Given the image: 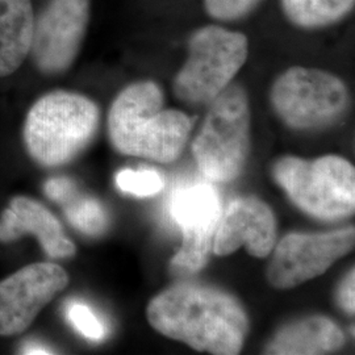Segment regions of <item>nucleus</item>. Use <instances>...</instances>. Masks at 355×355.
I'll return each mask as SVG.
<instances>
[{"mask_svg": "<svg viewBox=\"0 0 355 355\" xmlns=\"http://www.w3.org/2000/svg\"><path fill=\"white\" fill-rule=\"evenodd\" d=\"M274 178L305 214L338 220L354 214V166L337 155L306 161L284 157L274 166Z\"/></svg>", "mask_w": 355, "mask_h": 355, "instance_id": "obj_6", "label": "nucleus"}, {"mask_svg": "<svg viewBox=\"0 0 355 355\" xmlns=\"http://www.w3.org/2000/svg\"><path fill=\"white\" fill-rule=\"evenodd\" d=\"M164 91L153 80L121 89L108 112V136L121 154L167 164L175 161L190 137L189 114L164 107Z\"/></svg>", "mask_w": 355, "mask_h": 355, "instance_id": "obj_2", "label": "nucleus"}, {"mask_svg": "<svg viewBox=\"0 0 355 355\" xmlns=\"http://www.w3.org/2000/svg\"><path fill=\"white\" fill-rule=\"evenodd\" d=\"M91 0H48L35 15L29 57L44 76H61L76 61L89 31Z\"/></svg>", "mask_w": 355, "mask_h": 355, "instance_id": "obj_8", "label": "nucleus"}, {"mask_svg": "<svg viewBox=\"0 0 355 355\" xmlns=\"http://www.w3.org/2000/svg\"><path fill=\"white\" fill-rule=\"evenodd\" d=\"M101 108L89 96L57 89L40 96L28 111L23 141L29 157L42 167L71 162L94 140Z\"/></svg>", "mask_w": 355, "mask_h": 355, "instance_id": "obj_3", "label": "nucleus"}, {"mask_svg": "<svg viewBox=\"0 0 355 355\" xmlns=\"http://www.w3.org/2000/svg\"><path fill=\"white\" fill-rule=\"evenodd\" d=\"M355 0H280L287 21L303 31H320L343 21L354 11Z\"/></svg>", "mask_w": 355, "mask_h": 355, "instance_id": "obj_16", "label": "nucleus"}, {"mask_svg": "<svg viewBox=\"0 0 355 355\" xmlns=\"http://www.w3.org/2000/svg\"><path fill=\"white\" fill-rule=\"evenodd\" d=\"M277 240V221L265 202L249 196L232 202L220 218L212 252L229 255L240 248L255 258H266Z\"/></svg>", "mask_w": 355, "mask_h": 355, "instance_id": "obj_12", "label": "nucleus"}, {"mask_svg": "<svg viewBox=\"0 0 355 355\" xmlns=\"http://www.w3.org/2000/svg\"><path fill=\"white\" fill-rule=\"evenodd\" d=\"M345 334L331 320L322 316L304 318L283 328L267 346V354H328L341 349Z\"/></svg>", "mask_w": 355, "mask_h": 355, "instance_id": "obj_15", "label": "nucleus"}, {"mask_svg": "<svg viewBox=\"0 0 355 355\" xmlns=\"http://www.w3.org/2000/svg\"><path fill=\"white\" fill-rule=\"evenodd\" d=\"M33 24L32 0H0V78L12 76L29 57Z\"/></svg>", "mask_w": 355, "mask_h": 355, "instance_id": "obj_14", "label": "nucleus"}, {"mask_svg": "<svg viewBox=\"0 0 355 355\" xmlns=\"http://www.w3.org/2000/svg\"><path fill=\"white\" fill-rule=\"evenodd\" d=\"M45 195L55 203H70L78 196L76 182L67 177L51 178L44 184Z\"/></svg>", "mask_w": 355, "mask_h": 355, "instance_id": "obj_21", "label": "nucleus"}, {"mask_svg": "<svg viewBox=\"0 0 355 355\" xmlns=\"http://www.w3.org/2000/svg\"><path fill=\"white\" fill-rule=\"evenodd\" d=\"M20 353L21 354H51L54 352H51L48 346L42 345V343H33V341H28L20 347Z\"/></svg>", "mask_w": 355, "mask_h": 355, "instance_id": "obj_23", "label": "nucleus"}, {"mask_svg": "<svg viewBox=\"0 0 355 355\" xmlns=\"http://www.w3.org/2000/svg\"><path fill=\"white\" fill-rule=\"evenodd\" d=\"M270 101L287 127L318 130L343 117L349 108L350 95L343 79L329 71L292 66L275 79Z\"/></svg>", "mask_w": 355, "mask_h": 355, "instance_id": "obj_7", "label": "nucleus"}, {"mask_svg": "<svg viewBox=\"0 0 355 355\" xmlns=\"http://www.w3.org/2000/svg\"><path fill=\"white\" fill-rule=\"evenodd\" d=\"M64 216L74 228L87 236H101L108 228V214L94 198L78 195L74 200L64 204Z\"/></svg>", "mask_w": 355, "mask_h": 355, "instance_id": "obj_17", "label": "nucleus"}, {"mask_svg": "<svg viewBox=\"0 0 355 355\" xmlns=\"http://www.w3.org/2000/svg\"><path fill=\"white\" fill-rule=\"evenodd\" d=\"M263 0H203L205 12L218 23H233L253 13Z\"/></svg>", "mask_w": 355, "mask_h": 355, "instance_id": "obj_20", "label": "nucleus"}, {"mask_svg": "<svg viewBox=\"0 0 355 355\" xmlns=\"http://www.w3.org/2000/svg\"><path fill=\"white\" fill-rule=\"evenodd\" d=\"M116 186L125 193L146 198L162 191L165 178L154 168H124L116 175Z\"/></svg>", "mask_w": 355, "mask_h": 355, "instance_id": "obj_18", "label": "nucleus"}, {"mask_svg": "<svg viewBox=\"0 0 355 355\" xmlns=\"http://www.w3.org/2000/svg\"><path fill=\"white\" fill-rule=\"evenodd\" d=\"M250 104L245 89L230 85L209 103L192 153L200 171L214 182L239 177L250 152Z\"/></svg>", "mask_w": 355, "mask_h": 355, "instance_id": "obj_4", "label": "nucleus"}, {"mask_svg": "<svg viewBox=\"0 0 355 355\" xmlns=\"http://www.w3.org/2000/svg\"><path fill=\"white\" fill-rule=\"evenodd\" d=\"M354 228L330 233H291L278 243L267 270L275 288L288 290L322 275L354 248Z\"/></svg>", "mask_w": 355, "mask_h": 355, "instance_id": "obj_9", "label": "nucleus"}, {"mask_svg": "<svg viewBox=\"0 0 355 355\" xmlns=\"http://www.w3.org/2000/svg\"><path fill=\"white\" fill-rule=\"evenodd\" d=\"M354 270L343 280V286L338 292V302L347 313H354Z\"/></svg>", "mask_w": 355, "mask_h": 355, "instance_id": "obj_22", "label": "nucleus"}, {"mask_svg": "<svg viewBox=\"0 0 355 355\" xmlns=\"http://www.w3.org/2000/svg\"><path fill=\"white\" fill-rule=\"evenodd\" d=\"M66 316L69 322L76 328L83 337L89 338V341H102L107 337V328L89 305L70 302L66 306Z\"/></svg>", "mask_w": 355, "mask_h": 355, "instance_id": "obj_19", "label": "nucleus"}, {"mask_svg": "<svg viewBox=\"0 0 355 355\" xmlns=\"http://www.w3.org/2000/svg\"><path fill=\"white\" fill-rule=\"evenodd\" d=\"M171 212L183 234L182 248L171 266L183 272H198L208 262L223 216L218 192L211 184H195L178 191Z\"/></svg>", "mask_w": 355, "mask_h": 355, "instance_id": "obj_11", "label": "nucleus"}, {"mask_svg": "<svg viewBox=\"0 0 355 355\" xmlns=\"http://www.w3.org/2000/svg\"><path fill=\"white\" fill-rule=\"evenodd\" d=\"M69 282L64 267L51 262L26 265L0 280V337L26 331Z\"/></svg>", "mask_w": 355, "mask_h": 355, "instance_id": "obj_10", "label": "nucleus"}, {"mask_svg": "<svg viewBox=\"0 0 355 355\" xmlns=\"http://www.w3.org/2000/svg\"><path fill=\"white\" fill-rule=\"evenodd\" d=\"M24 236L36 237L51 258H69L76 252L74 242L66 237L61 223L45 205L15 196L0 215V242L10 243Z\"/></svg>", "mask_w": 355, "mask_h": 355, "instance_id": "obj_13", "label": "nucleus"}, {"mask_svg": "<svg viewBox=\"0 0 355 355\" xmlns=\"http://www.w3.org/2000/svg\"><path fill=\"white\" fill-rule=\"evenodd\" d=\"M249 55V40L223 24L195 29L187 60L174 79V94L187 104H209L233 83Z\"/></svg>", "mask_w": 355, "mask_h": 355, "instance_id": "obj_5", "label": "nucleus"}, {"mask_svg": "<svg viewBox=\"0 0 355 355\" xmlns=\"http://www.w3.org/2000/svg\"><path fill=\"white\" fill-rule=\"evenodd\" d=\"M154 329L198 352L239 354L249 329L240 302L227 292L179 284L155 296L146 309Z\"/></svg>", "mask_w": 355, "mask_h": 355, "instance_id": "obj_1", "label": "nucleus"}]
</instances>
